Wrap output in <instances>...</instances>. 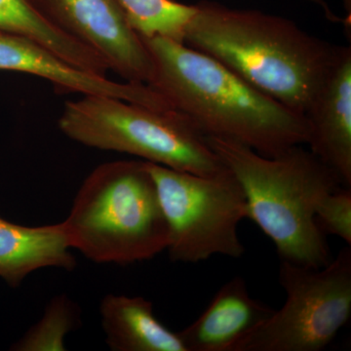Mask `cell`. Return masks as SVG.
<instances>
[{"label": "cell", "mask_w": 351, "mask_h": 351, "mask_svg": "<svg viewBox=\"0 0 351 351\" xmlns=\"http://www.w3.org/2000/svg\"><path fill=\"white\" fill-rule=\"evenodd\" d=\"M60 31L90 48L125 82L149 84L152 64L117 0H32Z\"/></svg>", "instance_id": "8"}, {"label": "cell", "mask_w": 351, "mask_h": 351, "mask_svg": "<svg viewBox=\"0 0 351 351\" xmlns=\"http://www.w3.org/2000/svg\"><path fill=\"white\" fill-rule=\"evenodd\" d=\"M286 293L279 311L233 351H320L334 341L351 314V246L319 269L281 261Z\"/></svg>", "instance_id": "7"}, {"label": "cell", "mask_w": 351, "mask_h": 351, "mask_svg": "<svg viewBox=\"0 0 351 351\" xmlns=\"http://www.w3.org/2000/svg\"><path fill=\"white\" fill-rule=\"evenodd\" d=\"M142 39L152 64L147 85L203 135L235 141L267 157L306 145L304 115L186 44L160 36Z\"/></svg>", "instance_id": "1"}, {"label": "cell", "mask_w": 351, "mask_h": 351, "mask_svg": "<svg viewBox=\"0 0 351 351\" xmlns=\"http://www.w3.org/2000/svg\"><path fill=\"white\" fill-rule=\"evenodd\" d=\"M343 3L348 17L351 18V0H343Z\"/></svg>", "instance_id": "19"}, {"label": "cell", "mask_w": 351, "mask_h": 351, "mask_svg": "<svg viewBox=\"0 0 351 351\" xmlns=\"http://www.w3.org/2000/svg\"><path fill=\"white\" fill-rule=\"evenodd\" d=\"M195 5L184 43L299 114L306 112L345 48L279 16L214 2Z\"/></svg>", "instance_id": "2"}, {"label": "cell", "mask_w": 351, "mask_h": 351, "mask_svg": "<svg viewBox=\"0 0 351 351\" xmlns=\"http://www.w3.org/2000/svg\"><path fill=\"white\" fill-rule=\"evenodd\" d=\"M78 144L137 156L171 169L209 176L226 166L181 113L103 95H82L64 104L58 120Z\"/></svg>", "instance_id": "5"}, {"label": "cell", "mask_w": 351, "mask_h": 351, "mask_svg": "<svg viewBox=\"0 0 351 351\" xmlns=\"http://www.w3.org/2000/svg\"><path fill=\"white\" fill-rule=\"evenodd\" d=\"M274 311L253 299L246 281L235 276L221 286L195 322L178 332L186 351H233Z\"/></svg>", "instance_id": "11"}, {"label": "cell", "mask_w": 351, "mask_h": 351, "mask_svg": "<svg viewBox=\"0 0 351 351\" xmlns=\"http://www.w3.org/2000/svg\"><path fill=\"white\" fill-rule=\"evenodd\" d=\"M306 1L313 2V3L317 4L318 6H320L321 8L324 10L325 16H326L328 19L332 21V22L345 23V20L341 19V21H339V18L337 17V16L332 13V11L330 9V7L328 6V4L324 0H306Z\"/></svg>", "instance_id": "18"}, {"label": "cell", "mask_w": 351, "mask_h": 351, "mask_svg": "<svg viewBox=\"0 0 351 351\" xmlns=\"http://www.w3.org/2000/svg\"><path fill=\"white\" fill-rule=\"evenodd\" d=\"M69 247L92 262L129 265L151 260L169 244V228L147 161L95 168L63 221Z\"/></svg>", "instance_id": "4"}, {"label": "cell", "mask_w": 351, "mask_h": 351, "mask_svg": "<svg viewBox=\"0 0 351 351\" xmlns=\"http://www.w3.org/2000/svg\"><path fill=\"white\" fill-rule=\"evenodd\" d=\"M0 32L29 39L87 73L106 75L110 71L97 53L60 31L32 0H0Z\"/></svg>", "instance_id": "14"}, {"label": "cell", "mask_w": 351, "mask_h": 351, "mask_svg": "<svg viewBox=\"0 0 351 351\" xmlns=\"http://www.w3.org/2000/svg\"><path fill=\"white\" fill-rule=\"evenodd\" d=\"M309 151L351 186V49L343 54L304 113Z\"/></svg>", "instance_id": "10"}, {"label": "cell", "mask_w": 351, "mask_h": 351, "mask_svg": "<svg viewBox=\"0 0 351 351\" xmlns=\"http://www.w3.org/2000/svg\"><path fill=\"white\" fill-rule=\"evenodd\" d=\"M127 22L142 38L160 36L184 43L196 5L176 0H117Z\"/></svg>", "instance_id": "15"}, {"label": "cell", "mask_w": 351, "mask_h": 351, "mask_svg": "<svg viewBox=\"0 0 351 351\" xmlns=\"http://www.w3.org/2000/svg\"><path fill=\"white\" fill-rule=\"evenodd\" d=\"M169 228L172 262L196 263L213 256L240 258L239 226L247 219L244 191L228 167L201 176L147 162Z\"/></svg>", "instance_id": "6"}, {"label": "cell", "mask_w": 351, "mask_h": 351, "mask_svg": "<svg viewBox=\"0 0 351 351\" xmlns=\"http://www.w3.org/2000/svg\"><path fill=\"white\" fill-rule=\"evenodd\" d=\"M69 249L63 223L25 226L0 217V277L10 287H19L36 270L75 269V257Z\"/></svg>", "instance_id": "12"}, {"label": "cell", "mask_w": 351, "mask_h": 351, "mask_svg": "<svg viewBox=\"0 0 351 351\" xmlns=\"http://www.w3.org/2000/svg\"><path fill=\"white\" fill-rule=\"evenodd\" d=\"M206 140L242 186L247 219L271 239L281 261L314 269L328 265L330 249L315 209L323 196L345 186L338 175L302 145L267 157L228 138Z\"/></svg>", "instance_id": "3"}, {"label": "cell", "mask_w": 351, "mask_h": 351, "mask_svg": "<svg viewBox=\"0 0 351 351\" xmlns=\"http://www.w3.org/2000/svg\"><path fill=\"white\" fill-rule=\"evenodd\" d=\"M0 69L36 75L59 93L103 95L157 110H171L162 97L143 83L117 82L69 64L29 39L0 32Z\"/></svg>", "instance_id": "9"}, {"label": "cell", "mask_w": 351, "mask_h": 351, "mask_svg": "<svg viewBox=\"0 0 351 351\" xmlns=\"http://www.w3.org/2000/svg\"><path fill=\"white\" fill-rule=\"evenodd\" d=\"M106 341L114 351H186L179 332L157 319L154 304L142 297L107 295L101 302Z\"/></svg>", "instance_id": "13"}, {"label": "cell", "mask_w": 351, "mask_h": 351, "mask_svg": "<svg viewBox=\"0 0 351 351\" xmlns=\"http://www.w3.org/2000/svg\"><path fill=\"white\" fill-rule=\"evenodd\" d=\"M321 232L343 240L351 246V191L341 186L323 196L315 209Z\"/></svg>", "instance_id": "17"}, {"label": "cell", "mask_w": 351, "mask_h": 351, "mask_svg": "<svg viewBox=\"0 0 351 351\" xmlns=\"http://www.w3.org/2000/svg\"><path fill=\"white\" fill-rule=\"evenodd\" d=\"M80 324V308L66 295L51 300L43 317L14 343L16 351L66 350L64 339Z\"/></svg>", "instance_id": "16"}]
</instances>
